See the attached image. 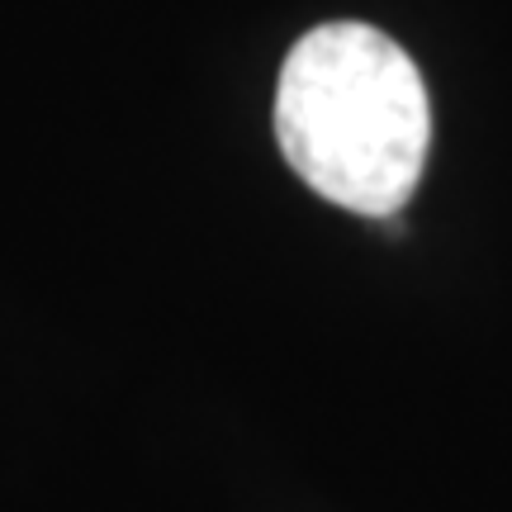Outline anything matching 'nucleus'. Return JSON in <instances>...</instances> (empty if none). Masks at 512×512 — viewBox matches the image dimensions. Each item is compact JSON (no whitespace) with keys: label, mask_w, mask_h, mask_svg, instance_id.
<instances>
[{"label":"nucleus","mask_w":512,"mask_h":512,"mask_svg":"<svg viewBox=\"0 0 512 512\" xmlns=\"http://www.w3.org/2000/svg\"><path fill=\"white\" fill-rule=\"evenodd\" d=\"M275 143L313 195L361 219H394L432 147L418 62L356 19L309 29L280 67Z\"/></svg>","instance_id":"f257e3e1"}]
</instances>
